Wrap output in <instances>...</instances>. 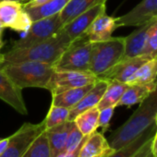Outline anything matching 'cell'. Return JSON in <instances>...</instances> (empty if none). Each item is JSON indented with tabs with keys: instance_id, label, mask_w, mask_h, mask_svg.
Masks as SVG:
<instances>
[{
	"instance_id": "2",
	"label": "cell",
	"mask_w": 157,
	"mask_h": 157,
	"mask_svg": "<svg viewBox=\"0 0 157 157\" xmlns=\"http://www.w3.org/2000/svg\"><path fill=\"white\" fill-rule=\"evenodd\" d=\"M67 33L62 30L56 35L44 42L22 48H12L4 53V62L19 63L23 61H36L54 65L70 44Z\"/></svg>"
},
{
	"instance_id": "35",
	"label": "cell",
	"mask_w": 157,
	"mask_h": 157,
	"mask_svg": "<svg viewBox=\"0 0 157 157\" xmlns=\"http://www.w3.org/2000/svg\"><path fill=\"white\" fill-rule=\"evenodd\" d=\"M151 151L152 157H157V128L155 129V133L151 142Z\"/></svg>"
},
{
	"instance_id": "25",
	"label": "cell",
	"mask_w": 157,
	"mask_h": 157,
	"mask_svg": "<svg viewBox=\"0 0 157 157\" xmlns=\"http://www.w3.org/2000/svg\"><path fill=\"white\" fill-rule=\"evenodd\" d=\"M100 110L97 107L86 110L77 116L74 119V123L77 128L82 135L89 136L98 128V117Z\"/></svg>"
},
{
	"instance_id": "34",
	"label": "cell",
	"mask_w": 157,
	"mask_h": 157,
	"mask_svg": "<svg viewBox=\"0 0 157 157\" xmlns=\"http://www.w3.org/2000/svg\"><path fill=\"white\" fill-rule=\"evenodd\" d=\"M46 1H48V0H26L24 3H22V5H23L24 9H27V8H33V7L39 6L41 4H44Z\"/></svg>"
},
{
	"instance_id": "5",
	"label": "cell",
	"mask_w": 157,
	"mask_h": 157,
	"mask_svg": "<svg viewBox=\"0 0 157 157\" xmlns=\"http://www.w3.org/2000/svg\"><path fill=\"white\" fill-rule=\"evenodd\" d=\"M93 43L85 35L71 41L66 50L53 65L56 71L90 72L89 66Z\"/></svg>"
},
{
	"instance_id": "38",
	"label": "cell",
	"mask_w": 157,
	"mask_h": 157,
	"mask_svg": "<svg viewBox=\"0 0 157 157\" xmlns=\"http://www.w3.org/2000/svg\"><path fill=\"white\" fill-rule=\"evenodd\" d=\"M4 29H5V28H4V26H3L1 23H0V33H3Z\"/></svg>"
},
{
	"instance_id": "39",
	"label": "cell",
	"mask_w": 157,
	"mask_h": 157,
	"mask_svg": "<svg viewBox=\"0 0 157 157\" xmlns=\"http://www.w3.org/2000/svg\"><path fill=\"white\" fill-rule=\"evenodd\" d=\"M1 1V0H0ZM13 1H17V2H21V3H24L26 0H13Z\"/></svg>"
},
{
	"instance_id": "33",
	"label": "cell",
	"mask_w": 157,
	"mask_h": 157,
	"mask_svg": "<svg viewBox=\"0 0 157 157\" xmlns=\"http://www.w3.org/2000/svg\"><path fill=\"white\" fill-rule=\"evenodd\" d=\"M90 136V135H89ZM88 138V136H85V138L83 139V140L82 141V143L78 145L75 150L73 151H67V152H61L59 153L56 157H78V152L81 151V148L82 146V144L84 143V141L86 140V139Z\"/></svg>"
},
{
	"instance_id": "11",
	"label": "cell",
	"mask_w": 157,
	"mask_h": 157,
	"mask_svg": "<svg viewBox=\"0 0 157 157\" xmlns=\"http://www.w3.org/2000/svg\"><path fill=\"white\" fill-rule=\"evenodd\" d=\"M22 89L10 78L4 69V61H0V99L14 108L18 113L26 116L28 110L22 96Z\"/></svg>"
},
{
	"instance_id": "21",
	"label": "cell",
	"mask_w": 157,
	"mask_h": 157,
	"mask_svg": "<svg viewBox=\"0 0 157 157\" xmlns=\"http://www.w3.org/2000/svg\"><path fill=\"white\" fill-rule=\"evenodd\" d=\"M69 1L70 0H48L39 6L27 8L24 10H26L32 21H36L38 20L60 13Z\"/></svg>"
},
{
	"instance_id": "24",
	"label": "cell",
	"mask_w": 157,
	"mask_h": 157,
	"mask_svg": "<svg viewBox=\"0 0 157 157\" xmlns=\"http://www.w3.org/2000/svg\"><path fill=\"white\" fill-rule=\"evenodd\" d=\"M156 126L155 124L149 127L146 130H144L140 135H139L134 140L129 142L125 147L116 151L109 157H133L136 152L150 140L153 137L155 133Z\"/></svg>"
},
{
	"instance_id": "3",
	"label": "cell",
	"mask_w": 157,
	"mask_h": 157,
	"mask_svg": "<svg viewBox=\"0 0 157 157\" xmlns=\"http://www.w3.org/2000/svg\"><path fill=\"white\" fill-rule=\"evenodd\" d=\"M4 69L16 85L22 90L30 87L46 89L55 71L53 65L36 61L10 64L4 62Z\"/></svg>"
},
{
	"instance_id": "17",
	"label": "cell",
	"mask_w": 157,
	"mask_h": 157,
	"mask_svg": "<svg viewBox=\"0 0 157 157\" xmlns=\"http://www.w3.org/2000/svg\"><path fill=\"white\" fill-rule=\"evenodd\" d=\"M108 85V82L105 80H99L94 83L93 88L86 93V94L82 97V99L78 102L74 107L69 109L68 120L74 121L75 117L82 114V112L89 110L91 108L96 107L99 102L101 101L106 87Z\"/></svg>"
},
{
	"instance_id": "29",
	"label": "cell",
	"mask_w": 157,
	"mask_h": 157,
	"mask_svg": "<svg viewBox=\"0 0 157 157\" xmlns=\"http://www.w3.org/2000/svg\"><path fill=\"white\" fill-rule=\"evenodd\" d=\"M84 138H85V136L82 135V133L77 128V127L75 125L74 128L71 129L70 133L68 134V137L67 139L65 147H64V149L62 150L61 152H67V151L75 150L78 145L82 143V141L83 140Z\"/></svg>"
},
{
	"instance_id": "23",
	"label": "cell",
	"mask_w": 157,
	"mask_h": 157,
	"mask_svg": "<svg viewBox=\"0 0 157 157\" xmlns=\"http://www.w3.org/2000/svg\"><path fill=\"white\" fill-rule=\"evenodd\" d=\"M128 86V83L120 82L117 81L108 82L106 90L96 107L99 110H102L106 107H111V106L117 107V103L119 102L123 94L127 90Z\"/></svg>"
},
{
	"instance_id": "27",
	"label": "cell",
	"mask_w": 157,
	"mask_h": 157,
	"mask_svg": "<svg viewBox=\"0 0 157 157\" xmlns=\"http://www.w3.org/2000/svg\"><path fill=\"white\" fill-rule=\"evenodd\" d=\"M44 130L32 141L22 157H51L50 145Z\"/></svg>"
},
{
	"instance_id": "13",
	"label": "cell",
	"mask_w": 157,
	"mask_h": 157,
	"mask_svg": "<svg viewBox=\"0 0 157 157\" xmlns=\"http://www.w3.org/2000/svg\"><path fill=\"white\" fill-rule=\"evenodd\" d=\"M106 11L105 1L98 3L88 10L78 15L67 24L63 26L64 31L68 35L70 41H74L85 35L88 28L91 26L93 21L101 14Z\"/></svg>"
},
{
	"instance_id": "28",
	"label": "cell",
	"mask_w": 157,
	"mask_h": 157,
	"mask_svg": "<svg viewBox=\"0 0 157 157\" xmlns=\"http://www.w3.org/2000/svg\"><path fill=\"white\" fill-rule=\"evenodd\" d=\"M69 109L51 105L46 117L44 119L45 129L58 126L68 120Z\"/></svg>"
},
{
	"instance_id": "40",
	"label": "cell",
	"mask_w": 157,
	"mask_h": 157,
	"mask_svg": "<svg viewBox=\"0 0 157 157\" xmlns=\"http://www.w3.org/2000/svg\"><path fill=\"white\" fill-rule=\"evenodd\" d=\"M154 123H155V126H156V128H157V114H156V117H155V121H154Z\"/></svg>"
},
{
	"instance_id": "6",
	"label": "cell",
	"mask_w": 157,
	"mask_h": 157,
	"mask_svg": "<svg viewBox=\"0 0 157 157\" xmlns=\"http://www.w3.org/2000/svg\"><path fill=\"white\" fill-rule=\"evenodd\" d=\"M59 13L44 19L33 21L31 27L24 33L22 38L13 43L12 48L27 47L50 39L63 28Z\"/></svg>"
},
{
	"instance_id": "14",
	"label": "cell",
	"mask_w": 157,
	"mask_h": 157,
	"mask_svg": "<svg viewBox=\"0 0 157 157\" xmlns=\"http://www.w3.org/2000/svg\"><path fill=\"white\" fill-rule=\"evenodd\" d=\"M116 29H117V18L108 16L106 12H105L93 21L85 36L92 43L104 42L112 38V34Z\"/></svg>"
},
{
	"instance_id": "12",
	"label": "cell",
	"mask_w": 157,
	"mask_h": 157,
	"mask_svg": "<svg viewBox=\"0 0 157 157\" xmlns=\"http://www.w3.org/2000/svg\"><path fill=\"white\" fill-rule=\"evenodd\" d=\"M148 59H150V57L145 55H140L134 57L123 58L109 70L102 74L98 78L107 82L117 81L120 82L129 84L135 72Z\"/></svg>"
},
{
	"instance_id": "10",
	"label": "cell",
	"mask_w": 157,
	"mask_h": 157,
	"mask_svg": "<svg viewBox=\"0 0 157 157\" xmlns=\"http://www.w3.org/2000/svg\"><path fill=\"white\" fill-rule=\"evenodd\" d=\"M157 19V0H142L130 11L117 18L118 27H140Z\"/></svg>"
},
{
	"instance_id": "26",
	"label": "cell",
	"mask_w": 157,
	"mask_h": 157,
	"mask_svg": "<svg viewBox=\"0 0 157 157\" xmlns=\"http://www.w3.org/2000/svg\"><path fill=\"white\" fill-rule=\"evenodd\" d=\"M157 81V56L145 61L135 72L129 84H144Z\"/></svg>"
},
{
	"instance_id": "32",
	"label": "cell",
	"mask_w": 157,
	"mask_h": 157,
	"mask_svg": "<svg viewBox=\"0 0 157 157\" xmlns=\"http://www.w3.org/2000/svg\"><path fill=\"white\" fill-rule=\"evenodd\" d=\"M151 139H150L137 152L133 157H152L151 154Z\"/></svg>"
},
{
	"instance_id": "19",
	"label": "cell",
	"mask_w": 157,
	"mask_h": 157,
	"mask_svg": "<svg viewBox=\"0 0 157 157\" xmlns=\"http://www.w3.org/2000/svg\"><path fill=\"white\" fill-rule=\"evenodd\" d=\"M74 121H66L58 126L45 129L46 136L48 138L51 157H56L64 149L68 134L74 128Z\"/></svg>"
},
{
	"instance_id": "7",
	"label": "cell",
	"mask_w": 157,
	"mask_h": 157,
	"mask_svg": "<svg viewBox=\"0 0 157 157\" xmlns=\"http://www.w3.org/2000/svg\"><path fill=\"white\" fill-rule=\"evenodd\" d=\"M98 80L99 78L91 72L55 70L51 76L46 90L54 95L69 89L95 83Z\"/></svg>"
},
{
	"instance_id": "9",
	"label": "cell",
	"mask_w": 157,
	"mask_h": 157,
	"mask_svg": "<svg viewBox=\"0 0 157 157\" xmlns=\"http://www.w3.org/2000/svg\"><path fill=\"white\" fill-rule=\"evenodd\" d=\"M0 23L4 28L25 33L33 21L23 8L22 3L13 0L0 1Z\"/></svg>"
},
{
	"instance_id": "22",
	"label": "cell",
	"mask_w": 157,
	"mask_h": 157,
	"mask_svg": "<svg viewBox=\"0 0 157 157\" xmlns=\"http://www.w3.org/2000/svg\"><path fill=\"white\" fill-rule=\"evenodd\" d=\"M104 1L106 0H70L64 10L59 13L63 25L67 24L78 15Z\"/></svg>"
},
{
	"instance_id": "1",
	"label": "cell",
	"mask_w": 157,
	"mask_h": 157,
	"mask_svg": "<svg viewBox=\"0 0 157 157\" xmlns=\"http://www.w3.org/2000/svg\"><path fill=\"white\" fill-rule=\"evenodd\" d=\"M157 114V87L140 104L130 117L117 129H116L107 140L110 146L117 151L134 140L149 127L155 124Z\"/></svg>"
},
{
	"instance_id": "37",
	"label": "cell",
	"mask_w": 157,
	"mask_h": 157,
	"mask_svg": "<svg viewBox=\"0 0 157 157\" xmlns=\"http://www.w3.org/2000/svg\"><path fill=\"white\" fill-rule=\"evenodd\" d=\"M2 33H0V61H4V55L1 53V49L4 46V42H3V38H2Z\"/></svg>"
},
{
	"instance_id": "18",
	"label": "cell",
	"mask_w": 157,
	"mask_h": 157,
	"mask_svg": "<svg viewBox=\"0 0 157 157\" xmlns=\"http://www.w3.org/2000/svg\"><path fill=\"white\" fill-rule=\"evenodd\" d=\"M157 87V81L144 84H128L117 106H132L140 104Z\"/></svg>"
},
{
	"instance_id": "4",
	"label": "cell",
	"mask_w": 157,
	"mask_h": 157,
	"mask_svg": "<svg viewBox=\"0 0 157 157\" xmlns=\"http://www.w3.org/2000/svg\"><path fill=\"white\" fill-rule=\"evenodd\" d=\"M125 37H112L104 42L93 43L89 71L99 78L124 58Z\"/></svg>"
},
{
	"instance_id": "16",
	"label": "cell",
	"mask_w": 157,
	"mask_h": 157,
	"mask_svg": "<svg viewBox=\"0 0 157 157\" xmlns=\"http://www.w3.org/2000/svg\"><path fill=\"white\" fill-rule=\"evenodd\" d=\"M115 151L104 133L94 131L82 144L78 157H109Z\"/></svg>"
},
{
	"instance_id": "20",
	"label": "cell",
	"mask_w": 157,
	"mask_h": 157,
	"mask_svg": "<svg viewBox=\"0 0 157 157\" xmlns=\"http://www.w3.org/2000/svg\"><path fill=\"white\" fill-rule=\"evenodd\" d=\"M94 85V83L83 87L69 89L60 94H54L52 95V105L71 109L82 99V97L86 94V93L89 92Z\"/></svg>"
},
{
	"instance_id": "36",
	"label": "cell",
	"mask_w": 157,
	"mask_h": 157,
	"mask_svg": "<svg viewBox=\"0 0 157 157\" xmlns=\"http://www.w3.org/2000/svg\"><path fill=\"white\" fill-rule=\"evenodd\" d=\"M8 143H9V138L0 140V155H1V154L3 153V151H4L5 149L7 148Z\"/></svg>"
},
{
	"instance_id": "8",
	"label": "cell",
	"mask_w": 157,
	"mask_h": 157,
	"mask_svg": "<svg viewBox=\"0 0 157 157\" xmlns=\"http://www.w3.org/2000/svg\"><path fill=\"white\" fill-rule=\"evenodd\" d=\"M45 129L44 121L39 124L24 123L9 137V143L0 157H22L32 141Z\"/></svg>"
},
{
	"instance_id": "30",
	"label": "cell",
	"mask_w": 157,
	"mask_h": 157,
	"mask_svg": "<svg viewBox=\"0 0 157 157\" xmlns=\"http://www.w3.org/2000/svg\"><path fill=\"white\" fill-rule=\"evenodd\" d=\"M142 55H145L150 58L157 56V19L152 25L151 32Z\"/></svg>"
},
{
	"instance_id": "31",
	"label": "cell",
	"mask_w": 157,
	"mask_h": 157,
	"mask_svg": "<svg viewBox=\"0 0 157 157\" xmlns=\"http://www.w3.org/2000/svg\"><path fill=\"white\" fill-rule=\"evenodd\" d=\"M116 107H106L99 112V117H98V128H102L103 131L102 133L105 132L109 126H110V121L114 114V110Z\"/></svg>"
},
{
	"instance_id": "15",
	"label": "cell",
	"mask_w": 157,
	"mask_h": 157,
	"mask_svg": "<svg viewBox=\"0 0 157 157\" xmlns=\"http://www.w3.org/2000/svg\"><path fill=\"white\" fill-rule=\"evenodd\" d=\"M154 21L155 20L138 27L137 30L125 37L124 58L134 57L142 55Z\"/></svg>"
}]
</instances>
